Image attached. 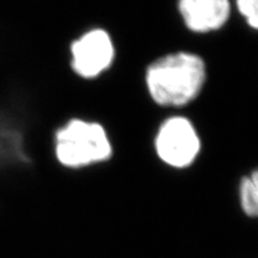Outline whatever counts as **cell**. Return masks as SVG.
<instances>
[{"instance_id":"obj_4","label":"cell","mask_w":258,"mask_h":258,"mask_svg":"<svg viewBox=\"0 0 258 258\" xmlns=\"http://www.w3.org/2000/svg\"><path fill=\"white\" fill-rule=\"evenodd\" d=\"M70 69L79 79L92 82L114 66L117 50L111 34L104 28H91L70 43Z\"/></svg>"},{"instance_id":"obj_3","label":"cell","mask_w":258,"mask_h":258,"mask_svg":"<svg viewBox=\"0 0 258 258\" xmlns=\"http://www.w3.org/2000/svg\"><path fill=\"white\" fill-rule=\"evenodd\" d=\"M153 152L161 165L173 171L189 170L202 153V139L189 116L171 112L158 125Z\"/></svg>"},{"instance_id":"obj_2","label":"cell","mask_w":258,"mask_h":258,"mask_svg":"<svg viewBox=\"0 0 258 258\" xmlns=\"http://www.w3.org/2000/svg\"><path fill=\"white\" fill-rule=\"evenodd\" d=\"M53 154L63 170L83 171L109 163L114 144L101 122L72 117L54 133Z\"/></svg>"},{"instance_id":"obj_5","label":"cell","mask_w":258,"mask_h":258,"mask_svg":"<svg viewBox=\"0 0 258 258\" xmlns=\"http://www.w3.org/2000/svg\"><path fill=\"white\" fill-rule=\"evenodd\" d=\"M176 9L185 30L198 37L221 31L234 16L232 0H176Z\"/></svg>"},{"instance_id":"obj_6","label":"cell","mask_w":258,"mask_h":258,"mask_svg":"<svg viewBox=\"0 0 258 258\" xmlns=\"http://www.w3.org/2000/svg\"><path fill=\"white\" fill-rule=\"evenodd\" d=\"M240 209L246 217L256 218L258 214V169L251 171L239 179L237 185Z\"/></svg>"},{"instance_id":"obj_7","label":"cell","mask_w":258,"mask_h":258,"mask_svg":"<svg viewBox=\"0 0 258 258\" xmlns=\"http://www.w3.org/2000/svg\"><path fill=\"white\" fill-rule=\"evenodd\" d=\"M234 14L247 28L258 31V0H232Z\"/></svg>"},{"instance_id":"obj_1","label":"cell","mask_w":258,"mask_h":258,"mask_svg":"<svg viewBox=\"0 0 258 258\" xmlns=\"http://www.w3.org/2000/svg\"><path fill=\"white\" fill-rule=\"evenodd\" d=\"M208 80L207 62L199 53L176 50L153 60L144 73L151 102L171 112H183L199 99Z\"/></svg>"}]
</instances>
